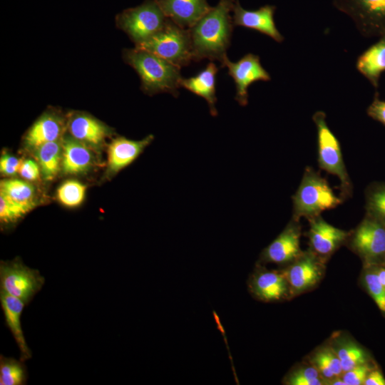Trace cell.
<instances>
[{
    "instance_id": "8d00e7d4",
    "label": "cell",
    "mask_w": 385,
    "mask_h": 385,
    "mask_svg": "<svg viewBox=\"0 0 385 385\" xmlns=\"http://www.w3.org/2000/svg\"><path fill=\"white\" fill-rule=\"evenodd\" d=\"M364 385H385V378L380 369L376 366L368 374Z\"/></svg>"
},
{
    "instance_id": "d6986e66",
    "label": "cell",
    "mask_w": 385,
    "mask_h": 385,
    "mask_svg": "<svg viewBox=\"0 0 385 385\" xmlns=\"http://www.w3.org/2000/svg\"><path fill=\"white\" fill-rule=\"evenodd\" d=\"M0 304L6 326L10 330L20 351V359L26 361L32 358L21 327V317L26 304L21 299L0 290Z\"/></svg>"
},
{
    "instance_id": "9c48e42d",
    "label": "cell",
    "mask_w": 385,
    "mask_h": 385,
    "mask_svg": "<svg viewBox=\"0 0 385 385\" xmlns=\"http://www.w3.org/2000/svg\"><path fill=\"white\" fill-rule=\"evenodd\" d=\"M351 246L364 267L385 266V225L368 215L354 231Z\"/></svg>"
},
{
    "instance_id": "ffe728a7",
    "label": "cell",
    "mask_w": 385,
    "mask_h": 385,
    "mask_svg": "<svg viewBox=\"0 0 385 385\" xmlns=\"http://www.w3.org/2000/svg\"><path fill=\"white\" fill-rule=\"evenodd\" d=\"M348 235L347 232L331 225L318 216L311 219L308 236L313 252L317 255H329Z\"/></svg>"
},
{
    "instance_id": "9a60e30c",
    "label": "cell",
    "mask_w": 385,
    "mask_h": 385,
    "mask_svg": "<svg viewBox=\"0 0 385 385\" xmlns=\"http://www.w3.org/2000/svg\"><path fill=\"white\" fill-rule=\"evenodd\" d=\"M299 227L294 223H289L262 251L261 260L277 265L292 262L303 253L299 247Z\"/></svg>"
},
{
    "instance_id": "83f0119b",
    "label": "cell",
    "mask_w": 385,
    "mask_h": 385,
    "mask_svg": "<svg viewBox=\"0 0 385 385\" xmlns=\"http://www.w3.org/2000/svg\"><path fill=\"white\" fill-rule=\"evenodd\" d=\"M86 187L74 180H66L57 189L56 197L59 202L66 207L79 206L84 200Z\"/></svg>"
},
{
    "instance_id": "d590c367",
    "label": "cell",
    "mask_w": 385,
    "mask_h": 385,
    "mask_svg": "<svg viewBox=\"0 0 385 385\" xmlns=\"http://www.w3.org/2000/svg\"><path fill=\"white\" fill-rule=\"evenodd\" d=\"M368 115L385 125V101L375 96L373 101L366 110Z\"/></svg>"
},
{
    "instance_id": "836d02e7",
    "label": "cell",
    "mask_w": 385,
    "mask_h": 385,
    "mask_svg": "<svg viewBox=\"0 0 385 385\" xmlns=\"http://www.w3.org/2000/svg\"><path fill=\"white\" fill-rule=\"evenodd\" d=\"M22 160L9 154H4L0 159L1 173L6 176L16 175L19 172Z\"/></svg>"
},
{
    "instance_id": "f1b7e54d",
    "label": "cell",
    "mask_w": 385,
    "mask_h": 385,
    "mask_svg": "<svg viewBox=\"0 0 385 385\" xmlns=\"http://www.w3.org/2000/svg\"><path fill=\"white\" fill-rule=\"evenodd\" d=\"M361 282L366 291L385 315V288L379 281L376 266L364 267Z\"/></svg>"
},
{
    "instance_id": "4fadbf2b",
    "label": "cell",
    "mask_w": 385,
    "mask_h": 385,
    "mask_svg": "<svg viewBox=\"0 0 385 385\" xmlns=\"http://www.w3.org/2000/svg\"><path fill=\"white\" fill-rule=\"evenodd\" d=\"M276 6L266 4L257 10L250 11L242 7L239 0H235L232 9V21L235 26H242L255 30L268 36L277 43L284 41V36L277 29L274 15Z\"/></svg>"
},
{
    "instance_id": "3957f363",
    "label": "cell",
    "mask_w": 385,
    "mask_h": 385,
    "mask_svg": "<svg viewBox=\"0 0 385 385\" xmlns=\"http://www.w3.org/2000/svg\"><path fill=\"white\" fill-rule=\"evenodd\" d=\"M150 51L181 68L192 61V48L189 29L168 19L165 26L146 41L135 46Z\"/></svg>"
},
{
    "instance_id": "74e56055",
    "label": "cell",
    "mask_w": 385,
    "mask_h": 385,
    "mask_svg": "<svg viewBox=\"0 0 385 385\" xmlns=\"http://www.w3.org/2000/svg\"><path fill=\"white\" fill-rule=\"evenodd\" d=\"M376 271L381 284L385 288V267L384 266H376Z\"/></svg>"
},
{
    "instance_id": "7c38bea8",
    "label": "cell",
    "mask_w": 385,
    "mask_h": 385,
    "mask_svg": "<svg viewBox=\"0 0 385 385\" xmlns=\"http://www.w3.org/2000/svg\"><path fill=\"white\" fill-rule=\"evenodd\" d=\"M250 292L257 299L272 302L290 294L289 285L282 271L268 270L258 267L248 280Z\"/></svg>"
},
{
    "instance_id": "7a4b0ae2",
    "label": "cell",
    "mask_w": 385,
    "mask_h": 385,
    "mask_svg": "<svg viewBox=\"0 0 385 385\" xmlns=\"http://www.w3.org/2000/svg\"><path fill=\"white\" fill-rule=\"evenodd\" d=\"M123 57L138 74L141 90L148 95L169 93L179 95L182 78L180 67L145 49L135 47L123 51Z\"/></svg>"
},
{
    "instance_id": "e0dca14e",
    "label": "cell",
    "mask_w": 385,
    "mask_h": 385,
    "mask_svg": "<svg viewBox=\"0 0 385 385\" xmlns=\"http://www.w3.org/2000/svg\"><path fill=\"white\" fill-rule=\"evenodd\" d=\"M165 16L184 29L191 28L212 6L207 0H155Z\"/></svg>"
},
{
    "instance_id": "4dcf8cb0",
    "label": "cell",
    "mask_w": 385,
    "mask_h": 385,
    "mask_svg": "<svg viewBox=\"0 0 385 385\" xmlns=\"http://www.w3.org/2000/svg\"><path fill=\"white\" fill-rule=\"evenodd\" d=\"M288 385H322L324 380L313 365H305L292 371L284 380Z\"/></svg>"
},
{
    "instance_id": "8992f818",
    "label": "cell",
    "mask_w": 385,
    "mask_h": 385,
    "mask_svg": "<svg viewBox=\"0 0 385 385\" xmlns=\"http://www.w3.org/2000/svg\"><path fill=\"white\" fill-rule=\"evenodd\" d=\"M45 278L38 270L24 264L21 259L1 261L0 290L29 304L41 291Z\"/></svg>"
},
{
    "instance_id": "30bf717a",
    "label": "cell",
    "mask_w": 385,
    "mask_h": 385,
    "mask_svg": "<svg viewBox=\"0 0 385 385\" xmlns=\"http://www.w3.org/2000/svg\"><path fill=\"white\" fill-rule=\"evenodd\" d=\"M227 67L228 75L234 80L236 94L235 100L242 106L248 103V88L255 81H269L270 73L263 68L260 56L251 53L245 54L237 62L230 61L227 56L221 64Z\"/></svg>"
},
{
    "instance_id": "cb8c5ba5",
    "label": "cell",
    "mask_w": 385,
    "mask_h": 385,
    "mask_svg": "<svg viewBox=\"0 0 385 385\" xmlns=\"http://www.w3.org/2000/svg\"><path fill=\"white\" fill-rule=\"evenodd\" d=\"M62 138L45 143L36 150L41 172L45 180L53 179L59 171L62 162Z\"/></svg>"
},
{
    "instance_id": "4316f807",
    "label": "cell",
    "mask_w": 385,
    "mask_h": 385,
    "mask_svg": "<svg viewBox=\"0 0 385 385\" xmlns=\"http://www.w3.org/2000/svg\"><path fill=\"white\" fill-rule=\"evenodd\" d=\"M0 194L16 202L35 205V189L29 182L8 179L0 183Z\"/></svg>"
},
{
    "instance_id": "603a6c76",
    "label": "cell",
    "mask_w": 385,
    "mask_h": 385,
    "mask_svg": "<svg viewBox=\"0 0 385 385\" xmlns=\"http://www.w3.org/2000/svg\"><path fill=\"white\" fill-rule=\"evenodd\" d=\"M356 68L375 89L378 88L380 76L385 71V36L358 57Z\"/></svg>"
},
{
    "instance_id": "5b68a950",
    "label": "cell",
    "mask_w": 385,
    "mask_h": 385,
    "mask_svg": "<svg viewBox=\"0 0 385 385\" xmlns=\"http://www.w3.org/2000/svg\"><path fill=\"white\" fill-rule=\"evenodd\" d=\"M168 18L155 0H145L142 4L125 9L116 16L117 26L139 45L158 33Z\"/></svg>"
},
{
    "instance_id": "ac0fdd59",
    "label": "cell",
    "mask_w": 385,
    "mask_h": 385,
    "mask_svg": "<svg viewBox=\"0 0 385 385\" xmlns=\"http://www.w3.org/2000/svg\"><path fill=\"white\" fill-rule=\"evenodd\" d=\"M66 129V123L56 112L41 115L31 126L24 137L27 148L36 150L41 145L60 140Z\"/></svg>"
},
{
    "instance_id": "7402d4cb",
    "label": "cell",
    "mask_w": 385,
    "mask_h": 385,
    "mask_svg": "<svg viewBox=\"0 0 385 385\" xmlns=\"http://www.w3.org/2000/svg\"><path fill=\"white\" fill-rule=\"evenodd\" d=\"M62 148L61 166L64 173H83L93 165V157L89 146L70 135L63 137Z\"/></svg>"
},
{
    "instance_id": "f546056e",
    "label": "cell",
    "mask_w": 385,
    "mask_h": 385,
    "mask_svg": "<svg viewBox=\"0 0 385 385\" xmlns=\"http://www.w3.org/2000/svg\"><path fill=\"white\" fill-rule=\"evenodd\" d=\"M34 205L14 201L0 194V221L1 224H12L29 212Z\"/></svg>"
},
{
    "instance_id": "6da1fadb",
    "label": "cell",
    "mask_w": 385,
    "mask_h": 385,
    "mask_svg": "<svg viewBox=\"0 0 385 385\" xmlns=\"http://www.w3.org/2000/svg\"><path fill=\"white\" fill-rule=\"evenodd\" d=\"M235 1L219 0L215 6L188 29L194 61L207 58L222 63L231 43L234 24L230 13Z\"/></svg>"
},
{
    "instance_id": "d4e9b609",
    "label": "cell",
    "mask_w": 385,
    "mask_h": 385,
    "mask_svg": "<svg viewBox=\"0 0 385 385\" xmlns=\"http://www.w3.org/2000/svg\"><path fill=\"white\" fill-rule=\"evenodd\" d=\"M340 361L343 373L359 365L371 361L365 350L355 342H339L332 346Z\"/></svg>"
},
{
    "instance_id": "52a82bcc",
    "label": "cell",
    "mask_w": 385,
    "mask_h": 385,
    "mask_svg": "<svg viewBox=\"0 0 385 385\" xmlns=\"http://www.w3.org/2000/svg\"><path fill=\"white\" fill-rule=\"evenodd\" d=\"M332 4L351 18L364 36H385V0H333Z\"/></svg>"
},
{
    "instance_id": "44dd1931",
    "label": "cell",
    "mask_w": 385,
    "mask_h": 385,
    "mask_svg": "<svg viewBox=\"0 0 385 385\" xmlns=\"http://www.w3.org/2000/svg\"><path fill=\"white\" fill-rule=\"evenodd\" d=\"M219 68L213 62L207 63L205 68L197 75L181 78L180 86L191 93L203 98L207 103L210 113L212 116L217 115L216 108V75Z\"/></svg>"
},
{
    "instance_id": "e575fe53",
    "label": "cell",
    "mask_w": 385,
    "mask_h": 385,
    "mask_svg": "<svg viewBox=\"0 0 385 385\" xmlns=\"http://www.w3.org/2000/svg\"><path fill=\"white\" fill-rule=\"evenodd\" d=\"M41 168L34 160L27 159L22 161L19 173L28 181H34L39 178Z\"/></svg>"
},
{
    "instance_id": "1f68e13d",
    "label": "cell",
    "mask_w": 385,
    "mask_h": 385,
    "mask_svg": "<svg viewBox=\"0 0 385 385\" xmlns=\"http://www.w3.org/2000/svg\"><path fill=\"white\" fill-rule=\"evenodd\" d=\"M366 207L369 215L385 225V185H377L369 190Z\"/></svg>"
},
{
    "instance_id": "277c9868",
    "label": "cell",
    "mask_w": 385,
    "mask_h": 385,
    "mask_svg": "<svg viewBox=\"0 0 385 385\" xmlns=\"http://www.w3.org/2000/svg\"><path fill=\"white\" fill-rule=\"evenodd\" d=\"M293 200L295 218L307 217L310 219L342 202L327 181L310 169L306 170Z\"/></svg>"
},
{
    "instance_id": "8fae6325",
    "label": "cell",
    "mask_w": 385,
    "mask_h": 385,
    "mask_svg": "<svg viewBox=\"0 0 385 385\" xmlns=\"http://www.w3.org/2000/svg\"><path fill=\"white\" fill-rule=\"evenodd\" d=\"M324 268L314 252L302 253L282 271L289 283L290 293L300 294L317 285L322 278Z\"/></svg>"
},
{
    "instance_id": "5bb4252c",
    "label": "cell",
    "mask_w": 385,
    "mask_h": 385,
    "mask_svg": "<svg viewBox=\"0 0 385 385\" xmlns=\"http://www.w3.org/2000/svg\"><path fill=\"white\" fill-rule=\"evenodd\" d=\"M69 135L89 147L101 146L110 135V128L97 118L81 112L71 113L66 121Z\"/></svg>"
},
{
    "instance_id": "2e32d148",
    "label": "cell",
    "mask_w": 385,
    "mask_h": 385,
    "mask_svg": "<svg viewBox=\"0 0 385 385\" xmlns=\"http://www.w3.org/2000/svg\"><path fill=\"white\" fill-rule=\"evenodd\" d=\"M148 135L142 140H134L123 136L114 138L108 147V170L116 174L133 163L153 140Z\"/></svg>"
},
{
    "instance_id": "ba28073f",
    "label": "cell",
    "mask_w": 385,
    "mask_h": 385,
    "mask_svg": "<svg viewBox=\"0 0 385 385\" xmlns=\"http://www.w3.org/2000/svg\"><path fill=\"white\" fill-rule=\"evenodd\" d=\"M312 119L317 130L319 165L324 170L339 178L342 188L347 194L351 189L350 181L339 140L328 127L326 114L323 111H317Z\"/></svg>"
},
{
    "instance_id": "d6a6232c",
    "label": "cell",
    "mask_w": 385,
    "mask_h": 385,
    "mask_svg": "<svg viewBox=\"0 0 385 385\" xmlns=\"http://www.w3.org/2000/svg\"><path fill=\"white\" fill-rule=\"evenodd\" d=\"M375 367L371 361L359 365L342 374L345 385H364L369 372Z\"/></svg>"
},
{
    "instance_id": "484cf974",
    "label": "cell",
    "mask_w": 385,
    "mask_h": 385,
    "mask_svg": "<svg viewBox=\"0 0 385 385\" xmlns=\"http://www.w3.org/2000/svg\"><path fill=\"white\" fill-rule=\"evenodd\" d=\"M25 361L0 355V385H25L28 379Z\"/></svg>"
}]
</instances>
